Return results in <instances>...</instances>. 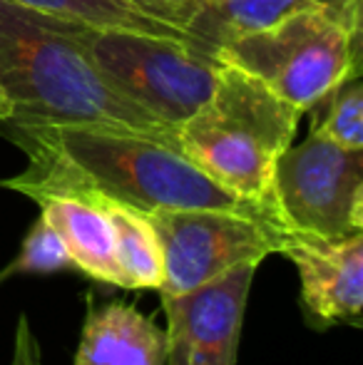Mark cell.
Masks as SVG:
<instances>
[{
	"label": "cell",
	"instance_id": "1",
	"mask_svg": "<svg viewBox=\"0 0 363 365\" xmlns=\"http://www.w3.org/2000/svg\"><path fill=\"white\" fill-rule=\"evenodd\" d=\"M13 127L30 164L18 177L3 179L0 187L35 202L73 197L83 202H112L140 214L229 209L269 217L219 187L177 147L152 137L90 125Z\"/></svg>",
	"mask_w": 363,
	"mask_h": 365
},
{
	"label": "cell",
	"instance_id": "2",
	"mask_svg": "<svg viewBox=\"0 0 363 365\" xmlns=\"http://www.w3.org/2000/svg\"><path fill=\"white\" fill-rule=\"evenodd\" d=\"M0 87L13 105L8 125L110 127L180 149L175 127L117 92L97 70L80 23L15 0H0Z\"/></svg>",
	"mask_w": 363,
	"mask_h": 365
},
{
	"label": "cell",
	"instance_id": "3",
	"mask_svg": "<svg viewBox=\"0 0 363 365\" xmlns=\"http://www.w3.org/2000/svg\"><path fill=\"white\" fill-rule=\"evenodd\" d=\"M299 117L301 112L259 77L222 63L212 97L177 127V142L184 157L219 187L276 219L274 167L294 142Z\"/></svg>",
	"mask_w": 363,
	"mask_h": 365
},
{
	"label": "cell",
	"instance_id": "4",
	"mask_svg": "<svg viewBox=\"0 0 363 365\" xmlns=\"http://www.w3.org/2000/svg\"><path fill=\"white\" fill-rule=\"evenodd\" d=\"M217 60L259 77L304 115L324 107L341 82L359 77L361 30L306 10L229 40Z\"/></svg>",
	"mask_w": 363,
	"mask_h": 365
},
{
	"label": "cell",
	"instance_id": "5",
	"mask_svg": "<svg viewBox=\"0 0 363 365\" xmlns=\"http://www.w3.org/2000/svg\"><path fill=\"white\" fill-rule=\"evenodd\" d=\"M80 38L110 85L170 127H180L212 97L219 60L189 43L80 23Z\"/></svg>",
	"mask_w": 363,
	"mask_h": 365
},
{
	"label": "cell",
	"instance_id": "6",
	"mask_svg": "<svg viewBox=\"0 0 363 365\" xmlns=\"http://www.w3.org/2000/svg\"><path fill=\"white\" fill-rule=\"evenodd\" d=\"M272 207L289 234L344 241L363 234V149H344L311 132L281 152Z\"/></svg>",
	"mask_w": 363,
	"mask_h": 365
},
{
	"label": "cell",
	"instance_id": "7",
	"mask_svg": "<svg viewBox=\"0 0 363 365\" xmlns=\"http://www.w3.org/2000/svg\"><path fill=\"white\" fill-rule=\"evenodd\" d=\"M162 249L160 296L192 291L244 264L279 254L289 231L279 221L229 209H165L142 214Z\"/></svg>",
	"mask_w": 363,
	"mask_h": 365
},
{
	"label": "cell",
	"instance_id": "8",
	"mask_svg": "<svg viewBox=\"0 0 363 365\" xmlns=\"http://www.w3.org/2000/svg\"><path fill=\"white\" fill-rule=\"evenodd\" d=\"M259 264H244L192 291L162 296L167 336L184 343L192 365H237L244 308Z\"/></svg>",
	"mask_w": 363,
	"mask_h": 365
},
{
	"label": "cell",
	"instance_id": "9",
	"mask_svg": "<svg viewBox=\"0 0 363 365\" xmlns=\"http://www.w3.org/2000/svg\"><path fill=\"white\" fill-rule=\"evenodd\" d=\"M279 254L299 271L301 306L319 326H363V234L344 241L286 234Z\"/></svg>",
	"mask_w": 363,
	"mask_h": 365
},
{
	"label": "cell",
	"instance_id": "10",
	"mask_svg": "<svg viewBox=\"0 0 363 365\" xmlns=\"http://www.w3.org/2000/svg\"><path fill=\"white\" fill-rule=\"evenodd\" d=\"M306 10L329 13L361 30V0H187L182 30L194 48L217 58L229 40Z\"/></svg>",
	"mask_w": 363,
	"mask_h": 365
},
{
	"label": "cell",
	"instance_id": "11",
	"mask_svg": "<svg viewBox=\"0 0 363 365\" xmlns=\"http://www.w3.org/2000/svg\"><path fill=\"white\" fill-rule=\"evenodd\" d=\"M170 336L150 316L122 301H88L75 365H167Z\"/></svg>",
	"mask_w": 363,
	"mask_h": 365
},
{
	"label": "cell",
	"instance_id": "12",
	"mask_svg": "<svg viewBox=\"0 0 363 365\" xmlns=\"http://www.w3.org/2000/svg\"><path fill=\"white\" fill-rule=\"evenodd\" d=\"M38 204L43 209L40 217L63 239L75 271L122 289L120 271L115 264L112 224L105 209L73 197H45Z\"/></svg>",
	"mask_w": 363,
	"mask_h": 365
},
{
	"label": "cell",
	"instance_id": "13",
	"mask_svg": "<svg viewBox=\"0 0 363 365\" xmlns=\"http://www.w3.org/2000/svg\"><path fill=\"white\" fill-rule=\"evenodd\" d=\"M107 212L115 239V264L120 271L122 289L160 291L165 284L162 249L150 221L140 212H132L112 202H90Z\"/></svg>",
	"mask_w": 363,
	"mask_h": 365
},
{
	"label": "cell",
	"instance_id": "14",
	"mask_svg": "<svg viewBox=\"0 0 363 365\" xmlns=\"http://www.w3.org/2000/svg\"><path fill=\"white\" fill-rule=\"evenodd\" d=\"M15 3L45 13L50 18L68 20V23H83L92 25V28L137 30V33L162 35V38L182 40V43L192 45V40L180 28L142 13L127 0H15Z\"/></svg>",
	"mask_w": 363,
	"mask_h": 365
},
{
	"label": "cell",
	"instance_id": "15",
	"mask_svg": "<svg viewBox=\"0 0 363 365\" xmlns=\"http://www.w3.org/2000/svg\"><path fill=\"white\" fill-rule=\"evenodd\" d=\"M324 117L314 122L311 132L344 149H363V87L359 77L341 82L326 100Z\"/></svg>",
	"mask_w": 363,
	"mask_h": 365
},
{
	"label": "cell",
	"instance_id": "16",
	"mask_svg": "<svg viewBox=\"0 0 363 365\" xmlns=\"http://www.w3.org/2000/svg\"><path fill=\"white\" fill-rule=\"evenodd\" d=\"M65 269H75L73 259H70L58 231L40 217L30 226L28 234H25L18 256L3 271L5 276H13V274H58V271Z\"/></svg>",
	"mask_w": 363,
	"mask_h": 365
},
{
	"label": "cell",
	"instance_id": "17",
	"mask_svg": "<svg viewBox=\"0 0 363 365\" xmlns=\"http://www.w3.org/2000/svg\"><path fill=\"white\" fill-rule=\"evenodd\" d=\"M10 365H43L38 338L33 336V328H30V321L25 313L18 318V326H15L13 358H10Z\"/></svg>",
	"mask_w": 363,
	"mask_h": 365
},
{
	"label": "cell",
	"instance_id": "18",
	"mask_svg": "<svg viewBox=\"0 0 363 365\" xmlns=\"http://www.w3.org/2000/svg\"><path fill=\"white\" fill-rule=\"evenodd\" d=\"M127 3H132L137 10H142V13L162 20V23H170V25H175V28L182 30L184 13H187V0H127Z\"/></svg>",
	"mask_w": 363,
	"mask_h": 365
},
{
	"label": "cell",
	"instance_id": "19",
	"mask_svg": "<svg viewBox=\"0 0 363 365\" xmlns=\"http://www.w3.org/2000/svg\"><path fill=\"white\" fill-rule=\"evenodd\" d=\"M167 365H192L189 363V353L184 348V343L170 338V356H167Z\"/></svg>",
	"mask_w": 363,
	"mask_h": 365
},
{
	"label": "cell",
	"instance_id": "20",
	"mask_svg": "<svg viewBox=\"0 0 363 365\" xmlns=\"http://www.w3.org/2000/svg\"><path fill=\"white\" fill-rule=\"evenodd\" d=\"M10 117H13V105H10L8 95H5L3 87H0V122H8Z\"/></svg>",
	"mask_w": 363,
	"mask_h": 365
},
{
	"label": "cell",
	"instance_id": "21",
	"mask_svg": "<svg viewBox=\"0 0 363 365\" xmlns=\"http://www.w3.org/2000/svg\"><path fill=\"white\" fill-rule=\"evenodd\" d=\"M5 279H8V276H5V271H3V269H0V284H3V281H5Z\"/></svg>",
	"mask_w": 363,
	"mask_h": 365
}]
</instances>
